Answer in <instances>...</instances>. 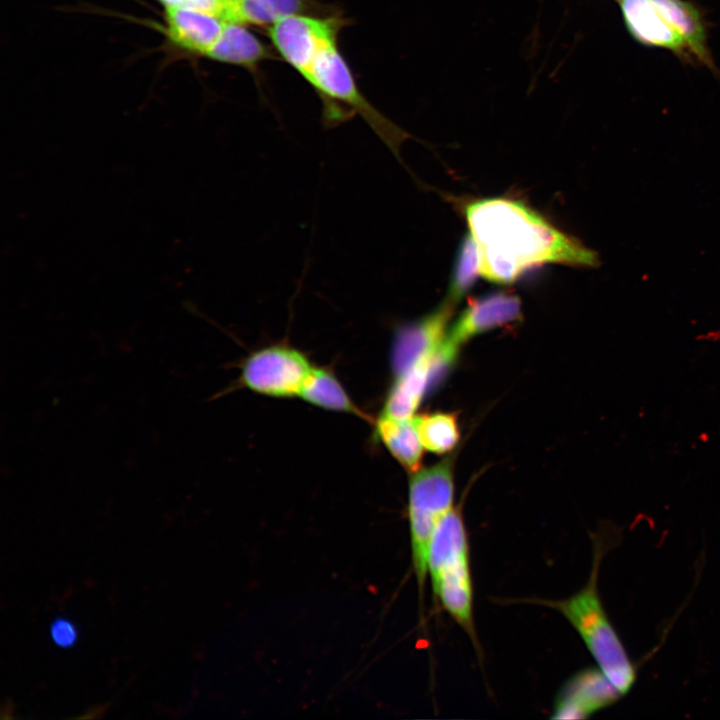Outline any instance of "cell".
<instances>
[{
    "label": "cell",
    "mask_w": 720,
    "mask_h": 720,
    "mask_svg": "<svg viewBox=\"0 0 720 720\" xmlns=\"http://www.w3.org/2000/svg\"><path fill=\"white\" fill-rule=\"evenodd\" d=\"M165 8L179 7L188 8L207 13H212L220 17L225 0H157ZM221 18V17H220Z\"/></svg>",
    "instance_id": "7402d4cb"
},
{
    "label": "cell",
    "mask_w": 720,
    "mask_h": 720,
    "mask_svg": "<svg viewBox=\"0 0 720 720\" xmlns=\"http://www.w3.org/2000/svg\"><path fill=\"white\" fill-rule=\"evenodd\" d=\"M306 80L322 96L343 102L352 112L361 115L395 157L400 158V147L409 137L408 133L379 112L359 92L336 43L329 44L317 55Z\"/></svg>",
    "instance_id": "5b68a950"
},
{
    "label": "cell",
    "mask_w": 720,
    "mask_h": 720,
    "mask_svg": "<svg viewBox=\"0 0 720 720\" xmlns=\"http://www.w3.org/2000/svg\"><path fill=\"white\" fill-rule=\"evenodd\" d=\"M427 570L435 598L476 642L468 535L461 511L451 508L438 523L428 551Z\"/></svg>",
    "instance_id": "3957f363"
},
{
    "label": "cell",
    "mask_w": 720,
    "mask_h": 720,
    "mask_svg": "<svg viewBox=\"0 0 720 720\" xmlns=\"http://www.w3.org/2000/svg\"><path fill=\"white\" fill-rule=\"evenodd\" d=\"M312 368L300 351L282 345L269 346L245 359L240 382L266 396H298Z\"/></svg>",
    "instance_id": "8992f818"
},
{
    "label": "cell",
    "mask_w": 720,
    "mask_h": 720,
    "mask_svg": "<svg viewBox=\"0 0 720 720\" xmlns=\"http://www.w3.org/2000/svg\"><path fill=\"white\" fill-rule=\"evenodd\" d=\"M668 23L684 39L690 55L709 68L713 62L707 46L706 29L698 9L685 0H651Z\"/></svg>",
    "instance_id": "9a60e30c"
},
{
    "label": "cell",
    "mask_w": 720,
    "mask_h": 720,
    "mask_svg": "<svg viewBox=\"0 0 720 720\" xmlns=\"http://www.w3.org/2000/svg\"><path fill=\"white\" fill-rule=\"evenodd\" d=\"M522 319L520 298L508 291H495L469 299L451 325L447 340L457 347L471 338Z\"/></svg>",
    "instance_id": "9c48e42d"
},
{
    "label": "cell",
    "mask_w": 720,
    "mask_h": 720,
    "mask_svg": "<svg viewBox=\"0 0 720 720\" xmlns=\"http://www.w3.org/2000/svg\"><path fill=\"white\" fill-rule=\"evenodd\" d=\"M611 536H593V563L586 584L562 600L535 602L558 611L577 631L587 649L618 692L624 696L633 687L637 671L612 626L598 592V573L604 554L617 543Z\"/></svg>",
    "instance_id": "7a4b0ae2"
},
{
    "label": "cell",
    "mask_w": 720,
    "mask_h": 720,
    "mask_svg": "<svg viewBox=\"0 0 720 720\" xmlns=\"http://www.w3.org/2000/svg\"><path fill=\"white\" fill-rule=\"evenodd\" d=\"M415 420L425 450L435 454H446L455 448L460 431L455 415L434 412L417 416Z\"/></svg>",
    "instance_id": "d6986e66"
},
{
    "label": "cell",
    "mask_w": 720,
    "mask_h": 720,
    "mask_svg": "<svg viewBox=\"0 0 720 720\" xmlns=\"http://www.w3.org/2000/svg\"><path fill=\"white\" fill-rule=\"evenodd\" d=\"M453 458L412 472L408 484V522L413 570L419 587L428 575V551L441 518L454 507Z\"/></svg>",
    "instance_id": "277c9868"
},
{
    "label": "cell",
    "mask_w": 720,
    "mask_h": 720,
    "mask_svg": "<svg viewBox=\"0 0 720 720\" xmlns=\"http://www.w3.org/2000/svg\"><path fill=\"white\" fill-rule=\"evenodd\" d=\"M622 695L598 668L572 675L555 697L552 719H584L614 704Z\"/></svg>",
    "instance_id": "30bf717a"
},
{
    "label": "cell",
    "mask_w": 720,
    "mask_h": 720,
    "mask_svg": "<svg viewBox=\"0 0 720 720\" xmlns=\"http://www.w3.org/2000/svg\"><path fill=\"white\" fill-rule=\"evenodd\" d=\"M49 636L59 648L70 649L79 639V630L76 624L67 617H55L49 626Z\"/></svg>",
    "instance_id": "44dd1931"
},
{
    "label": "cell",
    "mask_w": 720,
    "mask_h": 720,
    "mask_svg": "<svg viewBox=\"0 0 720 720\" xmlns=\"http://www.w3.org/2000/svg\"><path fill=\"white\" fill-rule=\"evenodd\" d=\"M375 434L407 471L412 473L420 468L424 447L415 416L398 419L380 414L376 420Z\"/></svg>",
    "instance_id": "5bb4252c"
},
{
    "label": "cell",
    "mask_w": 720,
    "mask_h": 720,
    "mask_svg": "<svg viewBox=\"0 0 720 720\" xmlns=\"http://www.w3.org/2000/svg\"><path fill=\"white\" fill-rule=\"evenodd\" d=\"M338 23L293 14L270 27V37L283 56L306 79L317 55L329 44L336 43Z\"/></svg>",
    "instance_id": "52a82bcc"
},
{
    "label": "cell",
    "mask_w": 720,
    "mask_h": 720,
    "mask_svg": "<svg viewBox=\"0 0 720 720\" xmlns=\"http://www.w3.org/2000/svg\"><path fill=\"white\" fill-rule=\"evenodd\" d=\"M464 216L480 259V274L511 284L546 264L596 267L598 255L548 222L526 203L505 197L467 202Z\"/></svg>",
    "instance_id": "6da1fadb"
},
{
    "label": "cell",
    "mask_w": 720,
    "mask_h": 720,
    "mask_svg": "<svg viewBox=\"0 0 720 720\" xmlns=\"http://www.w3.org/2000/svg\"><path fill=\"white\" fill-rule=\"evenodd\" d=\"M298 396L304 401L326 410L367 418L354 404L339 380L324 368H312Z\"/></svg>",
    "instance_id": "e0dca14e"
},
{
    "label": "cell",
    "mask_w": 720,
    "mask_h": 720,
    "mask_svg": "<svg viewBox=\"0 0 720 720\" xmlns=\"http://www.w3.org/2000/svg\"><path fill=\"white\" fill-rule=\"evenodd\" d=\"M480 274V259L476 243L468 232L457 251L445 301L455 306L472 288Z\"/></svg>",
    "instance_id": "ffe728a7"
},
{
    "label": "cell",
    "mask_w": 720,
    "mask_h": 720,
    "mask_svg": "<svg viewBox=\"0 0 720 720\" xmlns=\"http://www.w3.org/2000/svg\"><path fill=\"white\" fill-rule=\"evenodd\" d=\"M166 32L177 47L205 56L222 33L225 22L212 13L167 7L165 8Z\"/></svg>",
    "instance_id": "7c38bea8"
},
{
    "label": "cell",
    "mask_w": 720,
    "mask_h": 720,
    "mask_svg": "<svg viewBox=\"0 0 720 720\" xmlns=\"http://www.w3.org/2000/svg\"><path fill=\"white\" fill-rule=\"evenodd\" d=\"M435 352L394 378L381 414L398 419L415 416L426 393L436 384Z\"/></svg>",
    "instance_id": "4fadbf2b"
},
{
    "label": "cell",
    "mask_w": 720,
    "mask_h": 720,
    "mask_svg": "<svg viewBox=\"0 0 720 720\" xmlns=\"http://www.w3.org/2000/svg\"><path fill=\"white\" fill-rule=\"evenodd\" d=\"M303 8V0H226L221 12L224 22L273 24Z\"/></svg>",
    "instance_id": "ac0fdd59"
},
{
    "label": "cell",
    "mask_w": 720,
    "mask_h": 720,
    "mask_svg": "<svg viewBox=\"0 0 720 720\" xmlns=\"http://www.w3.org/2000/svg\"><path fill=\"white\" fill-rule=\"evenodd\" d=\"M267 56L264 45L243 24L225 22L221 35L205 54L224 63L254 66Z\"/></svg>",
    "instance_id": "2e32d148"
},
{
    "label": "cell",
    "mask_w": 720,
    "mask_h": 720,
    "mask_svg": "<svg viewBox=\"0 0 720 720\" xmlns=\"http://www.w3.org/2000/svg\"><path fill=\"white\" fill-rule=\"evenodd\" d=\"M620 7L626 28L635 40L691 57L684 39L651 0H621Z\"/></svg>",
    "instance_id": "8fae6325"
},
{
    "label": "cell",
    "mask_w": 720,
    "mask_h": 720,
    "mask_svg": "<svg viewBox=\"0 0 720 720\" xmlns=\"http://www.w3.org/2000/svg\"><path fill=\"white\" fill-rule=\"evenodd\" d=\"M455 306L445 301L431 313L401 324L395 332L391 367L394 378L432 355L448 333V323Z\"/></svg>",
    "instance_id": "ba28073f"
}]
</instances>
